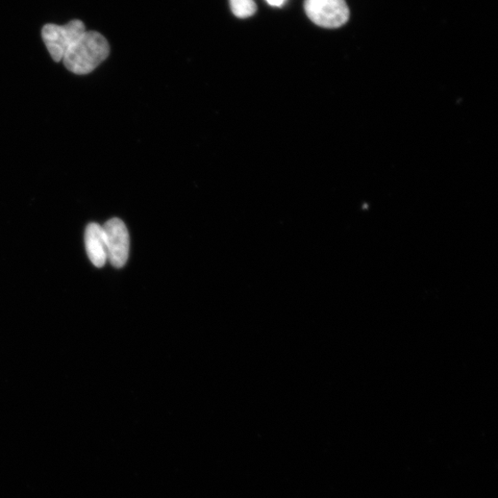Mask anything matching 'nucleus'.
Masks as SVG:
<instances>
[{
  "label": "nucleus",
  "instance_id": "3",
  "mask_svg": "<svg viewBox=\"0 0 498 498\" xmlns=\"http://www.w3.org/2000/svg\"><path fill=\"white\" fill-rule=\"evenodd\" d=\"M305 11L318 27L339 28L349 20V8L345 0H306Z\"/></svg>",
  "mask_w": 498,
  "mask_h": 498
},
{
  "label": "nucleus",
  "instance_id": "1",
  "mask_svg": "<svg viewBox=\"0 0 498 498\" xmlns=\"http://www.w3.org/2000/svg\"><path fill=\"white\" fill-rule=\"evenodd\" d=\"M110 53V45L104 36L85 32L65 54L63 63L72 73L84 75L94 70Z\"/></svg>",
  "mask_w": 498,
  "mask_h": 498
},
{
  "label": "nucleus",
  "instance_id": "6",
  "mask_svg": "<svg viewBox=\"0 0 498 498\" xmlns=\"http://www.w3.org/2000/svg\"><path fill=\"white\" fill-rule=\"evenodd\" d=\"M230 7L235 16L241 19L252 17L257 12L255 0H230Z\"/></svg>",
  "mask_w": 498,
  "mask_h": 498
},
{
  "label": "nucleus",
  "instance_id": "4",
  "mask_svg": "<svg viewBox=\"0 0 498 498\" xmlns=\"http://www.w3.org/2000/svg\"><path fill=\"white\" fill-rule=\"evenodd\" d=\"M108 249V261L115 268H122L127 263L130 254V234L126 224L118 218H113L103 226Z\"/></svg>",
  "mask_w": 498,
  "mask_h": 498
},
{
  "label": "nucleus",
  "instance_id": "7",
  "mask_svg": "<svg viewBox=\"0 0 498 498\" xmlns=\"http://www.w3.org/2000/svg\"><path fill=\"white\" fill-rule=\"evenodd\" d=\"M266 2L270 6L281 7L285 3V0H266Z\"/></svg>",
  "mask_w": 498,
  "mask_h": 498
},
{
  "label": "nucleus",
  "instance_id": "5",
  "mask_svg": "<svg viewBox=\"0 0 498 498\" xmlns=\"http://www.w3.org/2000/svg\"><path fill=\"white\" fill-rule=\"evenodd\" d=\"M86 252L91 262L97 268H102L108 261L106 235L102 226L92 222L85 231Z\"/></svg>",
  "mask_w": 498,
  "mask_h": 498
},
{
  "label": "nucleus",
  "instance_id": "2",
  "mask_svg": "<svg viewBox=\"0 0 498 498\" xmlns=\"http://www.w3.org/2000/svg\"><path fill=\"white\" fill-rule=\"evenodd\" d=\"M86 32L85 24L73 20L66 25L49 23L42 30V37L48 52L56 62H60L68 50Z\"/></svg>",
  "mask_w": 498,
  "mask_h": 498
}]
</instances>
